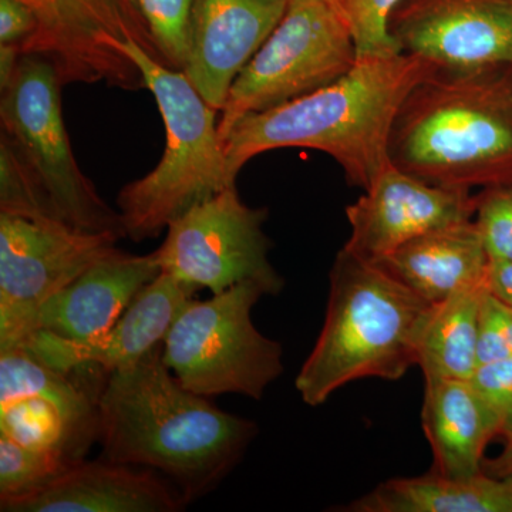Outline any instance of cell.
I'll use <instances>...</instances> for the list:
<instances>
[{
    "instance_id": "obj_13",
    "label": "cell",
    "mask_w": 512,
    "mask_h": 512,
    "mask_svg": "<svg viewBox=\"0 0 512 512\" xmlns=\"http://www.w3.org/2000/svg\"><path fill=\"white\" fill-rule=\"evenodd\" d=\"M389 30L400 52L441 72L512 67V0H402Z\"/></svg>"
},
{
    "instance_id": "obj_22",
    "label": "cell",
    "mask_w": 512,
    "mask_h": 512,
    "mask_svg": "<svg viewBox=\"0 0 512 512\" xmlns=\"http://www.w3.org/2000/svg\"><path fill=\"white\" fill-rule=\"evenodd\" d=\"M487 292L484 279L433 305L417 352L424 379H471L478 366V328Z\"/></svg>"
},
{
    "instance_id": "obj_27",
    "label": "cell",
    "mask_w": 512,
    "mask_h": 512,
    "mask_svg": "<svg viewBox=\"0 0 512 512\" xmlns=\"http://www.w3.org/2000/svg\"><path fill=\"white\" fill-rule=\"evenodd\" d=\"M474 215L491 262L512 261V183L487 187Z\"/></svg>"
},
{
    "instance_id": "obj_18",
    "label": "cell",
    "mask_w": 512,
    "mask_h": 512,
    "mask_svg": "<svg viewBox=\"0 0 512 512\" xmlns=\"http://www.w3.org/2000/svg\"><path fill=\"white\" fill-rule=\"evenodd\" d=\"M187 498L170 480L114 461H82L43 490L2 501V512H180Z\"/></svg>"
},
{
    "instance_id": "obj_16",
    "label": "cell",
    "mask_w": 512,
    "mask_h": 512,
    "mask_svg": "<svg viewBox=\"0 0 512 512\" xmlns=\"http://www.w3.org/2000/svg\"><path fill=\"white\" fill-rule=\"evenodd\" d=\"M289 0H194L184 73L212 109L284 18Z\"/></svg>"
},
{
    "instance_id": "obj_25",
    "label": "cell",
    "mask_w": 512,
    "mask_h": 512,
    "mask_svg": "<svg viewBox=\"0 0 512 512\" xmlns=\"http://www.w3.org/2000/svg\"><path fill=\"white\" fill-rule=\"evenodd\" d=\"M131 3L146 26L158 60L170 69L184 72L194 0H131Z\"/></svg>"
},
{
    "instance_id": "obj_33",
    "label": "cell",
    "mask_w": 512,
    "mask_h": 512,
    "mask_svg": "<svg viewBox=\"0 0 512 512\" xmlns=\"http://www.w3.org/2000/svg\"><path fill=\"white\" fill-rule=\"evenodd\" d=\"M22 56L19 46L0 45V93L5 92L12 83Z\"/></svg>"
},
{
    "instance_id": "obj_8",
    "label": "cell",
    "mask_w": 512,
    "mask_h": 512,
    "mask_svg": "<svg viewBox=\"0 0 512 512\" xmlns=\"http://www.w3.org/2000/svg\"><path fill=\"white\" fill-rule=\"evenodd\" d=\"M356 62L352 35L323 0H289L284 18L229 89L218 121L222 140L249 114L322 89Z\"/></svg>"
},
{
    "instance_id": "obj_32",
    "label": "cell",
    "mask_w": 512,
    "mask_h": 512,
    "mask_svg": "<svg viewBox=\"0 0 512 512\" xmlns=\"http://www.w3.org/2000/svg\"><path fill=\"white\" fill-rule=\"evenodd\" d=\"M504 447L498 456L485 458L484 473L494 477H512V429L503 436Z\"/></svg>"
},
{
    "instance_id": "obj_3",
    "label": "cell",
    "mask_w": 512,
    "mask_h": 512,
    "mask_svg": "<svg viewBox=\"0 0 512 512\" xmlns=\"http://www.w3.org/2000/svg\"><path fill=\"white\" fill-rule=\"evenodd\" d=\"M390 161L431 185L512 183V67L436 72L403 101L389 140Z\"/></svg>"
},
{
    "instance_id": "obj_31",
    "label": "cell",
    "mask_w": 512,
    "mask_h": 512,
    "mask_svg": "<svg viewBox=\"0 0 512 512\" xmlns=\"http://www.w3.org/2000/svg\"><path fill=\"white\" fill-rule=\"evenodd\" d=\"M488 291L512 306V261L491 262L487 272Z\"/></svg>"
},
{
    "instance_id": "obj_26",
    "label": "cell",
    "mask_w": 512,
    "mask_h": 512,
    "mask_svg": "<svg viewBox=\"0 0 512 512\" xmlns=\"http://www.w3.org/2000/svg\"><path fill=\"white\" fill-rule=\"evenodd\" d=\"M345 23L355 42L357 59L399 55L389 23L402 0H323Z\"/></svg>"
},
{
    "instance_id": "obj_19",
    "label": "cell",
    "mask_w": 512,
    "mask_h": 512,
    "mask_svg": "<svg viewBox=\"0 0 512 512\" xmlns=\"http://www.w3.org/2000/svg\"><path fill=\"white\" fill-rule=\"evenodd\" d=\"M375 264L424 301L437 305L487 279L490 258L476 221L470 220L421 235Z\"/></svg>"
},
{
    "instance_id": "obj_29",
    "label": "cell",
    "mask_w": 512,
    "mask_h": 512,
    "mask_svg": "<svg viewBox=\"0 0 512 512\" xmlns=\"http://www.w3.org/2000/svg\"><path fill=\"white\" fill-rule=\"evenodd\" d=\"M512 356V306L485 295L478 328V365Z\"/></svg>"
},
{
    "instance_id": "obj_10",
    "label": "cell",
    "mask_w": 512,
    "mask_h": 512,
    "mask_svg": "<svg viewBox=\"0 0 512 512\" xmlns=\"http://www.w3.org/2000/svg\"><path fill=\"white\" fill-rule=\"evenodd\" d=\"M120 238L0 212V350L20 345L37 309L116 251Z\"/></svg>"
},
{
    "instance_id": "obj_14",
    "label": "cell",
    "mask_w": 512,
    "mask_h": 512,
    "mask_svg": "<svg viewBox=\"0 0 512 512\" xmlns=\"http://www.w3.org/2000/svg\"><path fill=\"white\" fill-rule=\"evenodd\" d=\"M363 191L346 208L350 237L343 249L367 262H379L436 229L474 220L477 210V197L470 190L431 185L392 161Z\"/></svg>"
},
{
    "instance_id": "obj_2",
    "label": "cell",
    "mask_w": 512,
    "mask_h": 512,
    "mask_svg": "<svg viewBox=\"0 0 512 512\" xmlns=\"http://www.w3.org/2000/svg\"><path fill=\"white\" fill-rule=\"evenodd\" d=\"M436 72V64L407 53L357 59L336 82L249 114L224 140L229 180L237 183L239 171L259 154L302 147L329 154L350 184L366 190L390 161V133L403 101Z\"/></svg>"
},
{
    "instance_id": "obj_5",
    "label": "cell",
    "mask_w": 512,
    "mask_h": 512,
    "mask_svg": "<svg viewBox=\"0 0 512 512\" xmlns=\"http://www.w3.org/2000/svg\"><path fill=\"white\" fill-rule=\"evenodd\" d=\"M120 49L143 74L167 134L157 167L124 185L117 197L124 234L140 242L158 237L192 207L235 183L227 174L218 110L204 100L187 74L165 66L134 40L121 43Z\"/></svg>"
},
{
    "instance_id": "obj_4",
    "label": "cell",
    "mask_w": 512,
    "mask_h": 512,
    "mask_svg": "<svg viewBox=\"0 0 512 512\" xmlns=\"http://www.w3.org/2000/svg\"><path fill=\"white\" fill-rule=\"evenodd\" d=\"M431 309L382 266L342 249L330 271L325 322L296 376L303 402L322 406L336 390L367 377L402 379L417 366Z\"/></svg>"
},
{
    "instance_id": "obj_7",
    "label": "cell",
    "mask_w": 512,
    "mask_h": 512,
    "mask_svg": "<svg viewBox=\"0 0 512 512\" xmlns=\"http://www.w3.org/2000/svg\"><path fill=\"white\" fill-rule=\"evenodd\" d=\"M63 86L52 60L23 55L0 100L2 134L37 175L64 224L124 238L120 212L100 197L74 158L63 121Z\"/></svg>"
},
{
    "instance_id": "obj_23",
    "label": "cell",
    "mask_w": 512,
    "mask_h": 512,
    "mask_svg": "<svg viewBox=\"0 0 512 512\" xmlns=\"http://www.w3.org/2000/svg\"><path fill=\"white\" fill-rule=\"evenodd\" d=\"M74 466L62 454L23 446L0 434V503L35 494Z\"/></svg>"
},
{
    "instance_id": "obj_24",
    "label": "cell",
    "mask_w": 512,
    "mask_h": 512,
    "mask_svg": "<svg viewBox=\"0 0 512 512\" xmlns=\"http://www.w3.org/2000/svg\"><path fill=\"white\" fill-rule=\"evenodd\" d=\"M0 212L29 220L63 222L37 175L3 134L0 136Z\"/></svg>"
},
{
    "instance_id": "obj_17",
    "label": "cell",
    "mask_w": 512,
    "mask_h": 512,
    "mask_svg": "<svg viewBox=\"0 0 512 512\" xmlns=\"http://www.w3.org/2000/svg\"><path fill=\"white\" fill-rule=\"evenodd\" d=\"M160 274L154 252L133 255L117 248L43 303L30 322L28 336L45 330L66 339L99 338Z\"/></svg>"
},
{
    "instance_id": "obj_1",
    "label": "cell",
    "mask_w": 512,
    "mask_h": 512,
    "mask_svg": "<svg viewBox=\"0 0 512 512\" xmlns=\"http://www.w3.org/2000/svg\"><path fill=\"white\" fill-rule=\"evenodd\" d=\"M97 420L104 460L161 471L190 504L237 467L258 431L185 389L165 366L163 345L106 377Z\"/></svg>"
},
{
    "instance_id": "obj_30",
    "label": "cell",
    "mask_w": 512,
    "mask_h": 512,
    "mask_svg": "<svg viewBox=\"0 0 512 512\" xmlns=\"http://www.w3.org/2000/svg\"><path fill=\"white\" fill-rule=\"evenodd\" d=\"M36 30L37 18L29 5L22 0H0V45L22 49Z\"/></svg>"
},
{
    "instance_id": "obj_12",
    "label": "cell",
    "mask_w": 512,
    "mask_h": 512,
    "mask_svg": "<svg viewBox=\"0 0 512 512\" xmlns=\"http://www.w3.org/2000/svg\"><path fill=\"white\" fill-rule=\"evenodd\" d=\"M99 394L26 350L0 352V434L23 446L82 463L99 437Z\"/></svg>"
},
{
    "instance_id": "obj_9",
    "label": "cell",
    "mask_w": 512,
    "mask_h": 512,
    "mask_svg": "<svg viewBox=\"0 0 512 512\" xmlns=\"http://www.w3.org/2000/svg\"><path fill=\"white\" fill-rule=\"evenodd\" d=\"M266 217V208L249 207L237 187L227 188L168 225L163 245L154 251L161 272L197 291L221 293L254 281L268 295H278L284 279L269 262Z\"/></svg>"
},
{
    "instance_id": "obj_11",
    "label": "cell",
    "mask_w": 512,
    "mask_h": 512,
    "mask_svg": "<svg viewBox=\"0 0 512 512\" xmlns=\"http://www.w3.org/2000/svg\"><path fill=\"white\" fill-rule=\"evenodd\" d=\"M35 12L37 30L23 55L55 63L63 84L107 83L119 89H146L137 64L121 52L134 40L157 57L146 26L131 0H22Z\"/></svg>"
},
{
    "instance_id": "obj_28",
    "label": "cell",
    "mask_w": 512,
    "mask_h": 512,
    "mask_svg": "<svg viewBox=\"0 0 512 512\" xmlns=\"http://www.w3.org/2000/svg\"><path fill=\"white\" fill-rule=\"evenodd\" d=\"M470 382L497 421L503 437L512 429V356L481 363Z\"/></svg>"
},
{
    "instance_id": "obj_15",
    "label": "cell",
    "mask_w": 512,
    "mask_h": 512,
    "mask_svg": "<svg viewBox=\"0 0 512 512\" xmlns=\"http://www.w3.org/2000/svg\"><path fill=\"white\" fill-rule=\"evenodd\" d=\"M195 292L197 289L192 286L161 272L138 293L116 325L99 338L66 339L39 330L16 348L26 350L59 372L94 367L110 375L136 365L163 345L174 319Z\"/></svg>"
},
{
    "instance_id": "obj_6",
    "label": "cell",
    "mask_w": 512,
    "mask_h": 512,
    "mask_svg": "<svg viewBox=\"0 0 512 512\" xmlns=\"http://www.w3.org/2000/svg\"><path fill=\"white\" fill-rule=\"evenodd\" d=\"M268 295L245 281L205 301L190 299L163 342V360L185 389L204 397L241 394L259 400L284 373L282 345L262 335L252 309Z\"/></svg>"
},
{
    "instance_id": "obj_21",
    "label": "cell",
    "mask_w": 512,
    "mask_h": 512,
    "mask_svg": "<svg viewBox=\"0 0 512 512\" xmlns=\"http://www.w3.org/2000/svg\"><path fill=\"white\" fill-rule=\"evenodd\" d=\"M352 512H512V477H448L431 470L393 478L349 505Z\"/></svg>"
},
{
    "instance_id": "obj_20",
    "label": "cell",
    "mask_w": 512,
    "mask_h": 512,
    "mask_svg": "<svg viewBox=\"0 0 512 512\" xmlns=\"http://www.w3.org/2000/svg\"><path fill=\"white\" fill-rule=\"evenodd\" d=\"M421 421L433 450V471L443 476L483 473L485 448L501 437L470 380L426 379Z\"/></svg>"
}]
</instances>
